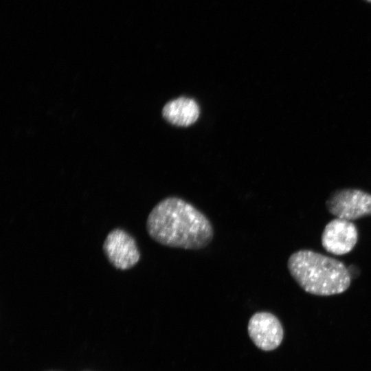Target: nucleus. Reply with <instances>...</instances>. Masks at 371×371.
Wrapping results in <instances>:
<instances>
[{"instance_id":"2","label":"nucleus","mask_w":371,"mask_h":371,"mask_svg":"<svg viewBox=\"0 0 371 371\" xmlns=\"http://www.w3.org/2000/svg\"><path fill=\"white\" fill-rule=\"evenodd\" d=\"M287 267L297 284L315 295L344 293L351 283L350 274L342 262L308 249L293 253L288 259Z\"/></svg>"},{"instance_id":"7","label":"nucleus","mask_w":371,"mask_h":371,"mask_svg":"<svg viewBox=\"0 0 371 371\" xmlns=\"http://www.w3.org/2000/svg\"><path fill=\"white\" fill-rule=\"evenodd\" d=\"M162 113L164 118L170 123L187 126L196 121L199 115V108L194 100L181 97L168 102Z\"/></svg>"},{"instance_id":"3","label":"nucleus","mask_w":371,"mask_h":371,"mask_svg":"<svg viewBox=\"0 0 371 371\" xmlns=\"http://www.w3.org/2000/svg\"><path fill=\"white\" fill-rule=\"evenodd\" d=\"M325 204L328 211L339 218L352 221L371 216V194L360 189L337 190Z\"/></svg>"},{"instance_id":"4","label":"nucleus","mask_w":371,"mask_h":371,"mask_svg":"<svg viewBox=\"0 0 371 371\" xmlns=\"http://www.w3.org/2000/svg\"><path fill=\"white\" fill-rule=\"evenodd\" d=\"M103 250L109 262L122 270L132 268L140 258L135 240L121 229H115L108 234Z\"/></svg>"},{"instance_id":"8","label":"nucleus","mask_w":371,"mask_h":371,"mask_svg":"<svg viewBox=\"0 0 371 371\" xmlns=\"http://www.w3.org/2000/svg\"><path fill=\"white\" fill-rule=\"evenodd\" d=\"M366 1L371 3V0H366Z\"/></svg>"},{"instance_id":"6","label":"nucleus","mask_w":371,"mask_h":371,"mask_svg":"<svg viewBox=\"0 0 371 371\" xmlns=\"http://www.w3.org/2000/svg\"><path fill=\"white\" fill-rule=\"evenodd\" d=\"M248 331L254 344L263 350L276 348L283 338V329L280 321L267 312L255 313L249 319Z\"/></svg>"},{"instance_id":"1","label":"nucleus","mask_w":371,"mask_h":371,"mask_svg":"<svg viewBox=\"0 0 371 371\" xmlns=\"http://www.w3.org/2000/svg\"><path fill=\"white\" fill-rule=\"evenodd\" d=\"M148 235L156 242L170 247L199 249L206 247L214 236L208 218L194 205L176 197L159 201L148 214Z\"/></svg>"},{"instance_id":"5","label":"nucleus","mask_w":371,"mask_h":371,"mask_svg":"<svg viewBox=\"0 0 371 371\" xmlns=\"http://www.w3.org/2000/svg\"><path fill=\"white\" fill-rule=\"evenodd\" d=\"M324 249L334 255L341 256L351 251L358 240L356 225L350 221L336 218L329 221L322 234Z\"/></svg>"}]
</instances>
